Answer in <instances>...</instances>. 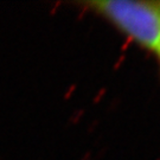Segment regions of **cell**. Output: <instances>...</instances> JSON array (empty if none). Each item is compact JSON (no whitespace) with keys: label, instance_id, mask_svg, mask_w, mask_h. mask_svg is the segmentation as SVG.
<instances>
[{"label":"cell","instance_id":"obj_1","mask_svg":"<svg viewBox=\"0 0 160 160\" xmlns=\"http://www.w3.org/2000/svg\"><path fill=\"white\" fill-rule=\"evenodd\" d=\"M87 5L141 46L160 50V1L98 0Z\"/></svg>","mask_w":160,"mask_h":160},{"label":"cell","instance_id":"obj_2","mask_svg":"<svg viewBox=\"0 0 160 160\" xmlns=\"http://www.w3.org/2000/svg\"><path fill=\"white\" fill-rule=\"evenodd\" d=\"M157 53H158V55H159V57H160V50H159V51H158V52H157Z\"/></svg>","mask_w":160,"mask_h":160}]
</instances>
